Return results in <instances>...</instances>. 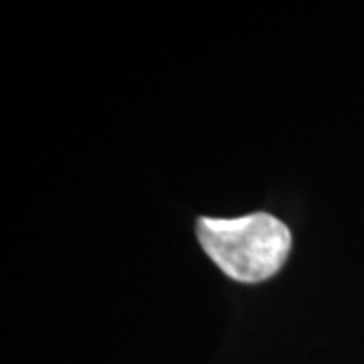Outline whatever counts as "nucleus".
Masks as SVG:
<instances>
[{
  "label": "nucleus",
  "mask_w": 364,
  "mask_h": 364,
  "mask_svg": "<svg viewBox=\"0 0 364 364\" xmlns=\"http://www.w3.org/2000/svg\"><path fill=\"white\" fill-rule=\"evenodd\" d=\"M198 243L225 275L241 284H259L282 269L291 247L284 223L267 213L239 219H198Z\"/></svg>",
  "instance_id": "f257e3e1"
}]
</instances>
